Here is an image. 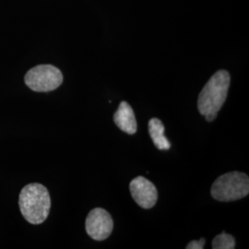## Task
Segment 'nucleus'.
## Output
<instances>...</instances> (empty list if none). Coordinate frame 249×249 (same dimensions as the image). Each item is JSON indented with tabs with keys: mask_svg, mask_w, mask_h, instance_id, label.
Returning a JSON list of instances; mask_svg holds the SVG:
<instances>
[{
	"mask_svg": "<svg viewBox=\"0 0 249 249\" xmlns=\"http://www.w3.org/2000/svg\"><path fill=\"white\" fill-rule=\"evenodd\" d=\"M231 78L229 72L219 71L206 83L197 100V108L200 115L208 122H213L218 112L225 103L230 87Z\"/></svg>",
	"mask_w": 249,
	"mask_h": 249,
	"instance_id": "obj_1",
	"label": "nucleus"
},
{
	"mask_svg": "<svg viewBox=\"0 0 249 249\" xmlns=\"http://www.w3.org/2000/svg\"><path fill=\"white\" fill-rule=\"evenodd\" d=\"M18 205L20 213L28 223L41 224L50 213L51 198L45 186L34 183L22 188L18 197Z\"/></svg>",
	"mask_w": 249,
	"mask_h": 249,
	"instance_id": "obj_2",
	"label": "nucleus"
},
{
	"mask_svg": "<svg viewBox=\"0 0 249 249\" xmlns=\"http://www.w3.org/2000/svg\"><path fill=\"white\" fill-rule=\"evenodd\" d=\"M212 196L218 201H234L248 196L249 178L241 172H229L219 177L211 189Z\"/></svg>",
	"mask_w": 249,
	"mask_h": 249,
	"instance_id": "obj_3",
	"label": "nucleus"
},
{
	"mask_svg": "<svg viewBox=\"0 0 249 249\" xmlns=\"http://www.w3.org/2000/svg\"><path fill=\"white\" fill-rule=\"evenodd\" d=\"M27 86L37 92H47L57 89L63 82L61 71L52 65H39L27 72Z\"/></svg>",
	"mask_w": 249,
	"mask_h": 249,
	"instance_id": "obj_4",
	"label": "nucleus"
},
{
	"mask_svg": "<svg viewBox=\"0 0 249 249\" xmlns=\"http://www.w3.org/2000/svg\"><path fill=\"white\" fill-rule=\"evenodd\" d=\"M85 228L90 238L104 241L111 235L114 229V222L112 216L105 209L95 208L88 214Z\"/></svg>",
	"mask_w": 249,
	"mask_h": 249,
	"instance_id": "obj_5",
	"label": "nucleus"
},
{
	"mask_svg": "<svg viewBox=\"0 0 249 249\" xmlns=\"http://www.w3.org/2000/svg\"><path fill=\"white\" fill-rule=\"evenodd\" d=\"M131 196L135 202L142 209H151L158 199V191L150 180L143 177L134 178L129 184Z\"/></svg>",
	"mask_w": 249,
	"mask_h": 249,
	"instance_id": "obj_6",
	"label": "nucleus"
},
{
	"mask_svg": "<svg viewBox=\"0 0 249 249\" xmlns=\"http://www.w3.org/2000/svg\"><path fill=\"white\" fill-rule=\"evenodd\" d=\"M114 122L118 128L125 133L133 135L137 132V120L132 107L125 101L120 103L114 115Z\"/></svg>",
	"mask_w": 249,
	"mask_h": 249,
	"instance_id": "obj_7",
	"label": "nucleus"
},
{
	"mask_svg": "<svg viewBox=\"0 0 249 249\" xmlns=\"http://www.w3.org/2000/svg\"><path fill=\"white\" fill-rule=\"evenodd\" d=\"M164 125L159 118H151L149 121V133L155 147L160 151H167L171 143L164 136Z\"/></svg>",
	"mask_w": 249,
	"mask_h": 249,
	"instance_id": "obj_8",
	"label": "nucleus"
},
{
	"mask_svg": "<svg viewBox=\"0 0 249 249\" xmlns=\"http://www.w3.org/2000/svg\"><path fill=\"white\" fill-rule=\"evenodd\" d=\"M235 248V239L234 237L223 231L214 237L213 241V249H233Z\"/></svg>",
	"mask_w": 249,
	"mask_h": 249,
	"instance_id": "obj_9",
	"label": "nucleus"
},
{
	"mask_svg": "<svg viewBox=\"0 0 249 249\" xmlns=\"http://www.w3.org/2000/svg\"><path fill=\"white\" fill-rule=\"evenodd\" d=\"M205 238H200L199 240L191 241L187 247V249H204Z\"/></svg>",
	"mask_w": 249,
	"mask_h": 249,
	"instance_id": "obj_10",
	"label": "nucleus"
}]
</instances>
